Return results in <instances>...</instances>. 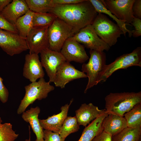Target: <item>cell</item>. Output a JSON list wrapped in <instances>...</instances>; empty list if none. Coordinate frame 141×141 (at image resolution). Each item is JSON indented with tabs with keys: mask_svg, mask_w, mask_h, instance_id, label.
Listing matches in <instances>:
<instances>
[{
	"mask_svg": "<svg viewBox=\"0 0 141 141\" xmlns=\"http://www.w3.org/2000/svg\"><path fill=\"white\" fill-rule=\"evenodd\" d=\"M108 115L105 112L86 127L78 141H91L95 137L102 132V122Z\"/></svg>",
	"mask_w": 141,
	"mask_h": 141,
	"instance_id": "obj_21",
	"label": "cell"
},
{
	"mask_svg": "<svg viewBox=\"0 0 141 141\" xmlns=\"http://www.w3.org/2000/svg\"><path fill=\"white\" fill-rule=\"evenodd\" d=\"M29 10L25 0H13L0 13L9 23L15 25L17 20Z\"/></svg>",
	"mask_w": 141,
	"mask_h": 141,
	"instance_id": "obj_16",
	"label": "cell"
},
{
	"mask_svg": "<svg viewBox=\"0 0 141 141\" xmlns=\"http://www.w3.org/2000/svg\"><path fill=\"white\" fill-rule=\"evenodd\" d=\"M73 36L77 41L90 50L103 52L108 51L110 48L97 35L91 24L82 28Z\"/></svg>",
	"mask_w": 141,
	"mask_h": 141,
	"instance_id": "obj_8",
	"label": "cell"
},
{
	"mask_svg": "<svg viewBox=\"0 0 141 141\" xmlns=\"http://www.w3.org/2000/svg\"><path fill=\"white\" fill-rule=\"evenodd\" d=\"M25 93L17 110L18 114H22L27 108L36 100H40L46 98L48 93L53 91L54 87L46 81L44 78L38 81L31 83L25 87Z\"/></svg>",
	"mask_w": 141,
	"mask_h": 141,
	"instance_id": "obj_5",
	"label": "cell"
},
{
	"mask_svg": "<svg viewBox=\"0 0 141 141\" xmlns=\"http://www.w3.org/2000/svg\"><path fill=\"white\" fill-rule=\"evenodd\" d=\"M41 63L49 77V82H53L59 66L66 60L60 52L52 51L49 48L40 53Z\"/></svg>",
	"mask_w": 141,
	"mask_h": 141,
	"instance_id": "obj_13",
	"label": "cell"
},
{
	"mask_svg": "<svg viewBox=\"0 0 141 141\" xmlns=\"http://www.w3.org/2000/svg\"><path fill=\"white\" fill-rule=\"evenodd\" d=\"M49 13L54 14L70 26L74 34L91 24L98 14L89 0L74 4H55Z\"/></svg>",
	"mask_w": 141,
	"mask_h": 141,
	"instance_id": "obj_1",
	"label": "cell"
},
{
	"mask_svg": "<svg viewBox=\"0 0 141 141\" xmlns=\"http://www.w3.org/2000/svg\"><path fill=\"white\" fill-rule=\"evenodd\" d=\"M0 47L7 54L13 56L28 49L25 39L19 34L0 29Z\"/></svg>",
	"mask_w": 141,
	"mask_h": 141,
	"instance_id": "obj_9",
	"label": "cell"
},
{
	"mask_svg": "<svg viewBox=\"0 0 141 141\" xmlns=\"http://www.w3.org/2000/svg\"><path fill=\"white\" fill-rule=\"evenodd\" d=\"M105 109H99L90 103L82 104L75 111V116L79 125L86 126L90 122L105 112Z\"/></svg>",
	"mask_w": 141,
	"mask_h": 141,
	"instance_id": "obj_18",
	"label": "cell"
},
{
	"mask_svg": "<svg viewBox=\"0 0 141 141\" xmlns=\"http://www.w3.org/2000/svg\"><path fill=\"white\" fill-rule=\"evenodd\" d=\"M102 127L103 131L113 136L127 127L124 117L109 114L103 119Z\"/></svg>",
	"mask_w": 141,
	"mask_h": 141,
	"instance_id": "obj_20",
	"label": "cell"
},
{
	"mask_svg": "<svg viewBox=\"0 0 141 141\" xmlns=\"http://www.w3.org/2000/svg\"><path fill=\"white\" fill-rule=\"evenodd\" d=\"M138 141H141V137H140Z\"/></svg>",
	"mask_w": 141,
	"mask_h": 141,
	"instance_id": "obj_40",
	"label": "cell"
},
{
	"mask_svg": "<svg viewBox=\"0 0 141 141\" xmlns=\"http://www.w3.org/2000/svg\"><path fill=\"white\" fill-rule=\"evenodd\" d=\"M89 52L90 57L88 62L83 63L82 66V72L86 73L88 78L85 93L89 89L96 85L98 74L106 64V56L104 51L90 50Z\"/></svg>",
	"mask_w": 141,
	"mask_h": 141,
	"instance_id": "obj_7",
	"label": "cell"
},
{
	"mask_svg": "<svg viewBox=\"0 0 141 141\" xmlns=\"http://www.w3.org/2000/svg\"><path fill=\"white\" fill-rule=\"evenodd\" d=\"M18 136L13 130L10 123H4L0 126V141H14Z\"/></svg>",
	"mask_w": 141,
	"mask_h": 141,
	"instance_id": "obj_29",
	"label": "cell"
},
{
	"mask_svg": "<svg viewBox=\"0 0 141 141\" xmlns=\"http://www.w3.org/2000/svg\"><path fill=\"white\" fill-rule=\"evenodd\" d=\"M57 17L55 15L50 13H34L33 27H49Z\"/></svg>",
	"mask_w": 141,
	"mask_h": 141,
	"instance_id": "obj_28",
	"label": "cell"
},
{
	"mask_svg": "<svg viewBox=\"0 0 141 141\" xmlns=\"http://www.w3.org/2000/svg\"><path fill=\"white\" fill-rule=\"evenodd\" d=\"M141 137V127H127L112 136V141H138Z\"/></svg>",
	"mask_w": 141,
	"mask_h": 141,
	"instance_id": "obj_24",
	"label": "cell"
},
{
	"mask_svg": "<svg viewBox=\"0 0 141 141\" xmlns=\"http://www.w3.org/2000/svg\"><path fill=\"white\" fill-rule=\"evenodd\" d=\"M23 75L31 82L44 78L45 73L38 54H28L25 56Z\"/></svg>",
	"mask_w": 141,
	"mask_h": 141,
	"instance_id": "obj_15",
	"label": "cell"
},
{
	"mask_svg": "<svg viewBox=\"0 0 141 141\" xmlns=\"http://www.w3.org/2000/svg\"><path fill=\"white\" fill-rule=\"evenodd\" d=\"M91 141H112V136L103 131L95 137Z\"/></svg>",
	"mask_w": 141,
	"mask_h": 141,
	"instance_id": "obj_35",
	"label": "cell"
},
{
	"mask_svg": "<svg viewBox=\"0 0 141 141\" xmlns=\"http://www.w3.org/2000/svg\"><path fill=\"white\" fill-rule=\"evenodd\" d=\"M25 0L29 10L34 13H49L55 4L53 0Z\"/></svg>",
	"mask_w": 141,
	"mask_h": 141,
	"instance_id": "obj_25",
	"label": "cell"
},
{
	"mask_svg": "<svg viewBox=\"0 0 141 141\" xmlns=\"http://www.w3.org/2000/svg\"><path fill=\"white\" fill-rule=\"evenodd\" d=\"M85 0H53L55 4L70 5L77 4Z\"/></svg>",
	"mask_w": 141,
	"mask_h": 141,
	"instance_id": "obj_36",
	"label": "cell"
},
{
	"mask_svg": "<svg viewBox=\"0 0 141 141\" xmlns=\"http://www.w3.org/2000/svg\"><path fill=\"white\" fill-rule=\"evenodd\" d=\"M73 99L69 104H67L61 108V111L57 114L49 116L45 119H39L40 125L43 128L58 133L63 123L67 116L69 109Z\"/></svg>",
	"mask_w": 141,
	"mask_h": 141,
	"instance_id": "obj_17",
	"label": "cell"
},
{
	"mask_svg": "<svg viewBox=\"0 0 141 141\" xmlns=\"http://www.w3.org/2000/svg\"><path fill=\"white\" fill-rule=\"evenodd\" d=\"M74 34L72 28L57 17L48 28L49 48L53 51L60 52L66 40Z\"/></svg>",
	"mask_w": 141,
	"mask_h": 141,
	"instance_id": "obj_6",
	"label": "cell"
},
{
	"mask_svg": "<svg viewBox=\"0 0 141 141\" xmlns=\"http://www.w3.org/2000/svg\"><path fill=\"white\" fill-rule=\"evenodd\" d=\"M105 100L106 113L124 117L134 105L141 102V91L110 93Z\"/></svg>",
	"mask_w": 141,
	"mask_h": 141,
	"instance_id": "obj_2",
	"label": "cell"
},
{
	"mask_svg": "<svg viewBox=\"0 0 141 141\" xmlns=\"http://www.w3.org/2000/svg\"><path fill=\"white\" fill-rule=\"evenodd\" d=\"M106 8L118 19L131 24L134 18L132 7L135 0H101Z\"/></svg>",
	"mask_w": 141,
	"mask_h": 141,
	"instance_id": "obj_11",
	"label": "cell"
},
{
	"mask_svg": "<svg viewBox=\"0 0 141 141\" xmlns=\"http://www.w3.org/2000/svg\"><path fill=\"white\" fill-rule=\"evenodd\" d=\"M135 28L132 30V36L134 37H137L141 35V19L134 17L131 24Z\"/></svg>",
	"mask_w": 141,
	"mask_h": 141,
	"instance_id": "obj_32",
	"label": "cell"
},
{
	"mask_svg": "<svg viewBox=\"0 0 141 141\" xmlns=\"http://www.w3.org/2000/svg\"><path fill=\"white\" fill-rule=\"evenodd\" d=\"M133 66L141 67V47H138L132 52L124 54L117 58L113 62L105 65L99 73L96 85L105 82L115 72Z\"/></svg>",
	"mask_w": 141,
	"mask_h": 141,
	"instance_id": "obj_3",
	"label": "cell"
},
{
	"mask_svg": "<svg viewBox=\"0 0 141 141\" xmlns=\"http://www.w3.org/2000/svg\"><path fill=\"white\" fill-rule=\"evenodd\" d=\"M60 52L66 61L69 62L73 61L83 63L89 58L85 46L77 41L73 36L66 40Z\"/></svg>",
	"mask_w": 141,
	"mask_h": 141,
	"instance_id": "obj_12",
	"label": "cell"
},
{
	"mask_svg": "<svg viewBox=\"0 0 141 141\" xmlns=\"http://www.w3.org/2000/svg\"><path fill=\"white\" fill-rule=\"evenodd\" d=\"M2 120L1 118L0 117V126L1 125H2Z\"/></svg>",
	"mask_w": 141,
	"mask_h": 141,
	"instance_id": "obj_39",
	"label": "cell"
},
{
	"mask_svg": "<svg viewBox=\"0 0 141 141\" xmlns=\"http://www.w3.org/2000/svg\"><path fill=\"white\" fill-rule=\"evenodd\" d=\"M3 79L0 77V100L3 103L8 100L9 93L7 89L3 83Z\"/></svg>",
	"mask_w": 141,
	"mask_h": 141,
	"instance_id": "obj_33",
	"label": "cell"
},
{
	"mask_svg": "<svg viewBox=\"0 0 141 141\" xmlns=\"http://www.w3.org/2000/svg\"><path fill=\"white\" fill-rule=\"evenodd\" d=\"M79 126L75 116H67L58 133L61 137L65 139L70 134L78 131L80 128Z\"/></svg>",
	"mask_w": 141,
	"mask_h": 141,
	"instance_id": "obj_27",
	"label": "cell"
},
{
	"mask_svg": "<svg viewBox=\"0 0 141 141\" xmlns=\"http://www.w3.org/2000/svg\"><path fill=\"white\" fill-rule=\"evenodd\" d=\"M98 37L110 47L115 45L124 33L119 27L104 14H98L91 24Z\"/></svg>",
	"mask_w": 141,
	"mask_h": 141,
	"instance_id": "obj_4",
	"label": "cell"
},
{
	"mask_svg": "<svg viewBox=\"0 0 141 141\" xmlns=\"http://www.w3.org/2000/svg\"><path fill=\"white\" fill-rule=\"evenodd\" d=\"M134 16L141 19V0H135L132 7Z\"/></svg>",
	"mask_w": 141,
	"mask_h": 141,
	"instance_id": "obj_34",
	"label": "cell"
},
{
	"mask_svg": "<svg viewBox=\"0 0 141 141\" xmlns=\"http://www.w3.org/2000/svg\"><path fill=\"white\" fill-rule=\"evenodd\" d=\"M127 127H141V102L135 105L124 115Z\"/></svg>",
	"mask_w": 141,
	"mask_h": 141,
	"instance_id": "obj_26",
	"label": "cell"
},
{
	"mask_svg": "<svg viewBox=\"0 0 141 141\" xmlns=\"http://www.w3.org/2000/svg\"><path fill=\"white\" fill-rule=\"evenodd\" d=\"M0 29L5 30L11 32L19 34L18 31L15 25L7 21L0 13Z\"/></svg>",
	"mask_w": 141,
	"mask_h": 141,
	"instance_id": "obj_30",
	"label": "cell"
},
{
	"mask_svg": "<svg viewBox=\"0 0 141 141\" xmlns=\"http://www.w3.org/2000/svg\"><path fill=\"white\" fill-rule=\"evenodd\" d=\"M92 4L98 13L105 14L108 15L116 23V24L122 30L124 35L126 37L128 33L129 37L132 36V30H128L126 27L127 24L118 19L114 15L107 9L102 3L101 0H89Z\"/></svg>",
	"mask_w": 141,
	"mask_h": 141,
	"instance_id": "obj_22",
	"label": "cell"
},
{
	"mask_svg": "<svg viewBox=\"0 0 141 141\" xmlns=\"http://www.w3.org/2000/svg\"><path fill=\"white\" fill-rule=\"evenodd\" d=\"M40 111V108L37 106L31 108L22 113V118L25 121L29 123L36 136L35 141H43L44 140L43 130L38 118Z\"/></svg>",
	"mask_w": 141,
	"mask_h": 141,
	"instance_id": "obj_19",
	"label": "cell"
},
{
	"mask_svg": "<svg viewBox=\"0 0 141 141\" xmlns=\"http://www.w3.org/2000/svg\"><path fill=\"white\" fill-rule=\"evenodd\" d=\"M87 77L85 73L76 69L70 62L66 61L58 67L53 83L56 86L63 89L70 81Z\"/></svg>",
	"mask_w": 141,
	"mask_h": 141,
	"instance_id": "obj_14",
	"label": "cell"
},
{
	"mask_svg": "<svg viewBox=\"0 0 141 141\" xmlns=\"http://www.w3.org/2000/svg\"><path fill=\"white\" fill-rule=\"evenodd\" d=\"M43 141H64L58 133L53 132L48 130H43Z\"/></svg>",
	"mask_w": 141,
	"mask_h": 141,
	"instance_id": "obj_31",
	"label": "cell"
},
{
	"mask_svg": "<svg viewBox=\"0 0 141 141\" xmlns=\"http://www.w3.org/2000/svg\"><path fill=\"white\" fill-rule=\"evenodd\" d=\"M49 27H33L30 31L25 39L30 54H38L49 48Z\"/></svg>",
	"mask_w": 141,
	"mask_h": 141,
	"instance_id": "obj_10",
	"label": "cell"
},
{
	"mask_svg": "<svg viewBox=\"0 0 141 141\" xmlns=\"http://www.w3.org/2000/svg\"><path fill=\"white\" fill-rule=\"evenodd\" d=\"M29 133H30V138L29 139H26V140H25V141H31V140H30V126H29Z\"/></svg>",
	"mask_w": 141,
	"mask_h": 141,
	"instance_id": "obj_38",
	"label": "cell"
},
{
	"mask_svg": "<svg viewBox=\"0 0 141 141\" xmlns=\"http://www.w3.org/2000/svg\"><path fill=\"white\" fill-rule=\"evenodd\" d=\"M34 12L29 10L17 20L15 26L19 35L26 39L28 33L33 27V17Z\"/></svg>",
	"mask_w": 141,
	"mask_h": 141,
	"instance_id": "obj_23",
	"label": "cell"
},
{
	"mask_svg": "<svg viewBox=\"0 0 141 141\" xmlns=\"http://www.w3.org/2000/svg\"><path fill=\"white\" fill-rule=\"evenodd\" d=\"M12 0H0V12H1L5 8Z\"/></svg>",
	"mask_w": 141,
	"mask_h": 141,
	"instance_id": "obj_37",
	"label": "cell"
}]
</instances>
